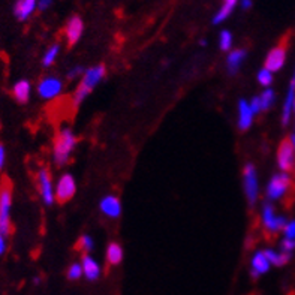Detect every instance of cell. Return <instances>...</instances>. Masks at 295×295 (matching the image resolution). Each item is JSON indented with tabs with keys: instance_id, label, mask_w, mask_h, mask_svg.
I'll list each match as a JSON object with an SVG mask.
<instances>
[{
	"instance_id": "25",
	"label": "cell",
	"mask_w": 295,
	"mask_h": 295,
	"mask_svg": "<svg viewBox=\"0 0 295 295\" xmlns=\"http://www.w3.org/2000/svg\"><path fill=\"white\" fill-rule=\"evenodd\" d=\"M258 97H259V102H261V111H267L274 102V91L271 88H265L262 91V94L258 96Z\"/></svg>"
},
{
	"instance_id": "15",
	"label": "cell",
	"mask_w": 295,
	"mask_h": 295,
	"mask_svg": "<svg viewBox=\"0 0 295 295\" xmlns=\"http://www.w3.org/2000/svg\"><path fill=\"white\" fill-rule=\"evenodd\" d=\"M81 267H83V276H84L87 280L94 282V280H97L101 277V265L88 253L83 255Z\"/></svg>"
},
{
	"instance_id": "39",
	"label": "cell",
	"mask_w": 295,
	"mask_h": 295,
	"mask_svg": "<svg viewBox=\"0 0 295 295\" xmlns=\"http://www.w3.org/2000/svg\"><path fill=\"white\" fill-rule=\"evenodd\" d=\"M39 280H41L39 277H35V280H33V282H35V285H38V283H39Z\"/></svg>"
},
{
	"instance_id": "26",
	"label": "cell",
	"mask_w": 295,
	"mask_h": 295,
	"mask_svg": "<svg viewBox=\"0 0 295 295\" xmlns=\"http://www.w3.org/2000/svg\"><path fill=\"white\" fill-rule=\"evenodd\" d=\"M219 46L222 51H229L232 46V33L229 30H222L219 36Z\"/></svg>"
},
{
	"instance_id": "1",
	"label": "cell",
	"mask_w": 295,
	"mask_h": 295,
	"mask_svg": "<svg viewBox=\"0 0 295 295\" xmlns=\"http://www.w3.org/2000/svg\"><path fill=\"white\" fill-rule=\"evenodd\" d=\"M77 145V136L75 133L69 129L65 127L62 129L57 136L54 138L53 144V161L57 167H65L69 161L71 153L74 152Z\"/></svg>"
},
{
	"instance_id": "12",
	"label": "cell",
	"mask_w": 295,
	"mask_h": 295,
	"mask_svg": "<svg viewBox=\"0 0 295 295\" xmlns=\"http://www.w3.org/2000/svg\"><path fill=\"white\" fill-rule=\"evenodd\" d=\"M84 32V23L81 20V17L74 15L68 20L66 26H65V35H66V41L69 46H74L78 42L83 36Z\"/></svg>"
},
{
	"instance_id": "35",
	"label": "cell",
	"mask_w": 295,
	"mask_h": 295,
	"mask_svg": "<svg viewBox=\"0 0 295 295\" xmlns=\"http://www.w3.org/2000/svg\"><path fill=\"white\" fill-rule=\"evenodd\" d=\"M5 162H6V150H5V145L0 144V171L5 167Z\"/></svg>"
},
{
	"instance_id": "2",
	"label": "cell",
	"mask_w": 295,
	"mask_h": 295,
	"mask_svg": "<svg viewBox=\"0 0 295 295\" xmlns=\"http://www.w3.org/2000/svg\"><path fill=\"white\" fill-rule=\"evenodd\" d=\"M105 74H107V69H105L104 65H96L93 68L85 69L83 77H81V81H80V84H78L75 93H74V104L80 105L85 97L91 93V90L104 80Z\"/></svg>"
},
{
	"instance_id": "38",
	"label": "cell",
	"mask_w": 295,
	"mask_h": 295,
	"mask_svg": "<svg viewBox=\"0 0 295 295\" xmlns=\"http://www.w3.org/2000/svg\"><path fill=\"white\" fill-rule=\"evenodd\" d=\"M291 142H292V145H294V149H295V135L291 136Z\"/></svg>"
},
{
	"instance_id": "7",
	"label": "cell",
	"mask_w": 295,
	"mask_h": 295,
	"mask_svg": "<svg viewBox=\"0 0 295 295\" xmlns=\"http://www.w3.org/2000/svg\"><path fill=\"white\" fill-rule=\"evenodd\" d=\"M38 189H39V195L42 198L45 206H53L56 201L54 196V187H53V180L51 175L48 172V169H41L38 172Z\"/></svg>"
},
{
	"instance_id": "3",
	"label": "cell",
	"mask_w": 295,
	"mask_h": 295,
	"mask_svg": "<svg viewBox=\"0 0 295 295\" xmlns=\"http://www.w3.org/2000/svg\"><path fill=\"white\" fill-rule=\"evenodd\" d=\"M11 209H12V187L9 183L0 186V234L8 237L11 234Z\"/></svg>"
},
{
	"instance_id": "34",
	"label": "cell",
	"mask_w": 295,
	"mask_h": 295,
	"mask_svg": "<svg viewBox=\"0 0 295 295\" xmlns=\"http://www.w3.org/2000/svg\"><path fill=\"white\" fill-rule=\"evenodd\" d=\"M53 5V0H38V9L39 11H46Z\"/></svg>"
},
{
	"instance_id": "10",
	"label": "cell",
	"mask_w": 295,
	"mask_h": 295,
	"mask_svg": "<svg viewBox=\"0 0 295 295\" xmlns=\"http://www.w3.org/2000/svg\"><path fill=\"white\" fill-rule=\"evenodd\" d=\"M243 181H244V192L248 201L253 206L258 200V177H256V169L252 164H248L243 169Z\"/></svg>"
},
{
	"instance_id": "29",
	"label": "cell",
	"mask_w": 295,
	"mask_h": 295,
	"mask_svg": "<svg viewBox=\"0 0 295 295\" xmlns=\"http://www.w3.org/2000/svg\"><path fill=\"white\" fill-rule=\"evenodd\" d=\"M258 83L261 85H264V87H268V85H271L273 83V72H270L268 69H261L259 72H258Z\"/></svg>"
},
{
	"instance_id": "36",
	"label": "cell",
	"mask_w": 295,
	"mask_h": 295,
	"mask_svg": "<svg viewBox=\"0 0 295 295\" xmlns=\"http://www.w3.org/2000/svg\"><path fill=\"white\" fill-rule=\"evenodd\" d=\"M6 249H8V241H6V237L0 234V256L6 252Z\"/></svg>"
},
{
	"instance_id": "18",
	"label": "cell",
	"mask_w": 295,
	"mask_h": 295,
	"mask_svg": "<svg viewBox=\"0 0 295 295\" xmlns=\"http://www.w3.org/2000/svg\"><path fill=\"white\" fill-rule=\"evenodd\" d=\"M244 59H246V51H244V50H232V51L228 54V59H226L228 72H229L231 75L237 74Z\"/></svg>"
},
{
	"instance_id": "9",
	"label": "cell",
	"mask_w": 295,
	"mask_h": 295,
	"mask_svg": "<svg viewBox=\"0 0 295 295\" xmlns=\"http://www.w3.org/2000/svg\"><path fill=\"white\" fill-rule=\"evenodd\" d=\"M285 60H286V42L283 41L268 53L265 59V69H268L270 72H277L285 65Z\"/></svg>"
},
{
	"instance_id": "11",
	"label": "cell",
	"mask_w": 295,
	"mask_h": 295,
	"mask_svg": "<svg viewBox=\"0 0 295 295\" xmlns=\"http://www.w3.org/2000/svg\"><path fill=\"white\" fill-rule=\"evenodd\" d=\"M262 223H264V228L268 232L276 234V232H279L280 229L285 228L286 219L285 217H280V216H276L273 207L268 206V204H265L264 206V210H262Z\"/></svg>"
},
{
	"instance_id": "37",
	"label": "cell",
	"mask_w": 295,
	"mask_h": 295,
	"mask_svg": "<svg viewBox=\"0 0 295 295\" xmlns=\"http://www.w3.org/2000/svg\"><path fill=\"white\" fill-rule=\"evenodd\" d=\"M240 5L243 9H251L252 8V0H240Z\"/></svg>"
},
{
	"instance_id": "4",
	"label": "cell",
	"mask_w": 295,
	"mask_h": 295,
	"mask_svg": "<svg viewBox=\"0 0 295 295\" xmlns=\"http://www.w3.org/2000/svg\"><path fill=\"white\" fill-rule=\"evenodd\" d=\"M77 192V181L74 178L72 174H63L57 184H56V189H54V196H56V201L59 204H65L68 201H71L74 198Z\"/></svg>"
},
{
	"instance_id": "20",
	"label": "cell",
	"mask_w": 295,
	"mask_h": 295,
	"mask_svg": "<svg viewBox=\"0 0 295 295\" xmlns=\"http://www.w3.org/2000/svg\"><path fill=\"white\" fill-rule=\"evenodd\" d=\"M238 0H223V5L220 6V9L217 11V14L214 15L213 18V24H220L223 23L229 15L231 12L234 11V8L237 6Z\"/></svg>"
},
{
	"instance_id": "33",
	"label": "cell",
	"mask_w": 295,
	"mask_h": 295,
	"mask_svg": "<svg viewBox=\"0 0 295 295\" xmlns=\"http://www.w3.org/2000/svg\"><path fill=\"white\" fill-rule=\"evenodd\" d=\"M251 105V110H252L253 114H258L261 111V102H259V97H253L252 102L249 104Z\"/></svg>"
},
{
	"instance_id": "23",
	"label": "cell",
	"mask_w": 295,
	"mask_h": 295,
	"mask_svg": "<svg viewBox=\"0 0 295 295\" xmlns=\"http://www.w3.org/2000/svg\"><path fill=\"white\" fill-rule=\"evenodd\" d=\"M264 255H265V258L268 259V262L271 264V265H276V267H282V265H285L289 259H291V253H277L274 252V251H271V249H267V251H264Z\"/></svg>"
},
{
	"instance_id": "22",
	"label": "cell",
	"mask_w": 295,
	"mask_h": 295,
	"mask_svg": "<svg viewBox=\"0 0 295 295\" xmlns=\"http://www.w3.org/2000/svg\"><path fill=\"white\" fill-rule=\"evenodd\" d=\"M122 259H123V249H122V246L119 243H116V241H111L108 244V248H107V261H108V264L116 267V265H119L122 262Z\"/></svg>"
},
{
	"instance_id": "19",
	"label": "cell",
	"mask_w": 295,
	"mask_h": 295,
	"mask_svg": "<svg viewBox=\"0 0 295 295\" xmlns=\"http://www.w3.org/2000/svg\"><path fill=\"white\" fill-rule=\"evenodd\" d=\"M30 91H32V85L27 80H20L12 87V94L20 104H26L29 101Z\"/></svg>"
},
{
	"instance_id": "21",
	"label": "cell",
	"mask_w": 295,
	"mask_h": 295,
	"mask_svg": "<svg viewBox=\"0 0 295 295\" xmlns=\"http://www.w3.org/2000/svg\"><path fill=\"white\" fill-rule=\"evenodd\" d=\"M294 101H295V81L292 80L291 87H289V91H288V96H286V101H285V105H283V116H282V123H283V125H288V123H289L291 114H292V111H294Z\"/></svg>"
},
{
	"instance_id": "6",
	"label": "cell",
	"mask_w": 295,
	"mask_h": 295,
	"mask_svg": "<svg viewBox=\"0 0 295 295\" xmlns=\"http://www.w3.org/2000/svg\"><path fill=\"white\" fill-rule=\"evenodd\" d=\"M277 164L283 172L292 171L295 164V149L291 139H283L277 150Z\"/></svg>"
},
{
	"instance_id": "40",
	"label": "cell",
	"mask_w": 295,
	"mask_h": 295,
	"mask_svg": "<svg viewBox=\"0 0 295 295\" xmlns=\"http://www.w3.org/2000/svg\"><path fill=\"white\" fill-rule=\"evenodd\" d=\"M294 111H295V101H294Z\"/></svg>"
},
{
	"instance_id": "30",
	"label": "cell",
	"mask_w": 295,
	"mask_h": 295,
	"mask_svg": "<svg viewBox=\"0 0 295 295\" xmlns=\"http://www.w3.org/2000/svg\"><path fill=\"white\" fill-rule=\"evenodd\" d=\"M283 232H285V238L295 240V220H292V222H289V223L285 225Z\"/></svg>"
},
{
	"instance_id": "24",
	"label": "cell",
	"mask_w": 295,
	"mask_h": 295,
	"mask_svg": "<svg viewBox=\"0 0 295 295\" xmlns=\"http://www.w3.org/2000/svg\"><path fill=\"white\" fill-rule=\"evenodd\" d=\"M59 53H60V45H59V43L51 45V46L45 51V54H43V57H42L43 66H45V68L51 66V65L56 62V59H57Z\"/></svg>"
},
{
	"instance_id": "41",
	"label": "cell",
	"mask_w": 295,
	"mask_h": 295,
	"mask_svg": "<svg viewBox=\"0 0 295 295\" xmlns=\"http://www.w3.org/2000/svg\"><path fill=\"white\" fill-rule=\"evenodd\" d=\"M294 81H295V75H294Z\"/></svg>"
},
{
	"instance_id": "13",
	"label": "cell",
	"mask_w": 295,
	"mask_h": 295,
	"mask_svg": "<svg viewBox=\"0 0 295 295\" xmlns=\"http://www.w3.org/2000/svg\"><path fill=\"white\" fill-rule=\"evenodd\" d=\"M99 209H101V211H102L107 217H110V219H117V217H120V214H122V203H120V200H119L116 195H107V196L101 201Z\"/></svg>"
},
{
	"instance_id": "31",
	"label": "cell",
	"mask_w": 295,
	"mask_h": 295,
	"mask_svg": "<svg viewBox=\"0 0 295 295\" xmlns=\"http://www.w3.org/2000/svg\"><path fill=\"white\" fill-rule=\"evenodd\" d=\"M282 249L285 253H291L295 249V240H289V238H285L282 241Z\"/></svg>"
},
{
	"instance_id": "27",
	"label": "cell",
	"mask_w": 295,
	"mask_h": 295,
	"mask_svg": "<svg viewBox=\"0 0 295 295\" xmlns=\"http://www.w3.org/2000/svg\"><path fill=\"white\" fill-rule=\"evenodd\" d=\"M66 276H68L69 280H80V279L83 277V267H81V262H74V264L68 268Z\"/></svg>"
},
{
	"instance_id": "5",
	"label": "cell",
	"mask_w": 295,
	"mask_h": 295,
	"mask_svg": "<svg viewBox=\"0 0 295 295\" xmlns=\"http://www.w3.org/2000/svg\"><path fill=\"white\" fill-rule=\"evenodd\" d=\"M291 187V178L286 172H282V174H276L271 177L268 186H267V196L270 200H279L282 198L288 189Z\"/></svg>"
},
{
	"instance_id": "32",
	"label": "cell",
	"mask_w": 295,
	"mask_h": 295,
	"mask_svg": "<svg viewBox=\"0 0 295 295\" xmlns=\"http://www.w3.org/2000/svg\"><path fill=\"white\" fill-rule=\"evenodd\" d=\"M84 71L85 69H83L81 66H77V68H74V69L68 74V77H69L71 80H74V78H77V77H83Z\"/></svg>"
},
{
	"instance_id": "14",
	"label": "cell",
	"mask_w": 295,
	"mask_h": 295,
	"mask_svg": "<svg viewBox=\"0 0 295 295\" xmlns=\"http://www.w3.org/2000/svg\"><path fill=\"white\" fill-rule=\"evenodd\" d=\"M38 9V0H17L14 5V15L18 21H26Z\"/></svg>"
},
{
	"instance_id": "8",
	"label": "cell",
	"mask_w": 295,
	"mask_h": 295,
	"mask_svg": "<svg viewBox=\"0 0 295 295\" xmlns=\"http://www.w3.org/2000/svg\"><path fill=\"white\" fill-rule=\"evenodd\" d=\"M63 90V83L57 77H45L38 84V94L42 99H54L57 97Z\"/></svg>"
},
{
	"instance_id": "28",
	"label": "cell",
	"mask_w": 295,
	"mask_h": 295,
	"mask_svg": "<svg viewBox=\"0 0 295 295\" xmlns=\"http://www.w3.org/2000/svg\"><path fill=\"white\" fill-rule=\"evenodd\" d=\"M94 248V243H93V238L90 235H83L80 240H78V249L83 251L84 253H90Z\"/></svg>"
},
{
	"instance_id": "17",
	"label": "cell",
	"mask_w": 295,
	"mask_h": 295,
	"mask_svg": "<svg viewBox=\"0 0 295 295\" xmlns=\"http://www.w3.org/2000/svg\"><path fill=\"white\" fill-rule=\"evenodd\" d=\"M253 116L255 114H253L252 110H251V105L244 99H241L238 102V129L241 132L248 130L249 127L252 126Z\"/></svg>"
},
{
	"instance_id": "16",
	"label": "cell",
	"mask_w": 295,
	"mask_h": 295,
	"mask_svg": "<svg viewBox=\"0 0 295 295\" xmlns=\"http://www.w3.org/2000/svg\"><path fill=\"white\" fill-rule=\"evenodd\" d=\"M270 267H271V264L265 258L264 252H256L252 256V261H251V274H252L253 279H258L259 276L268 273Z\"/></svg>"
}]
</instances>
